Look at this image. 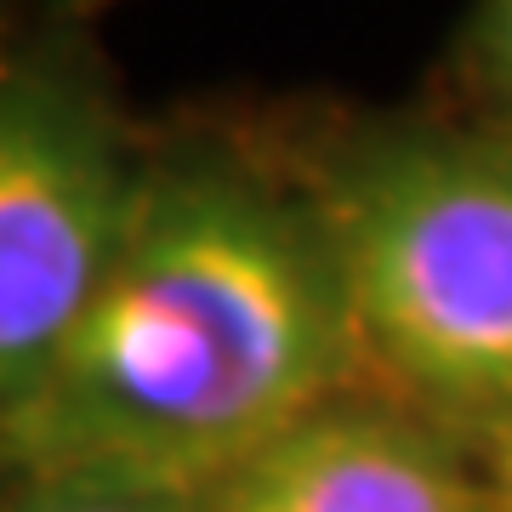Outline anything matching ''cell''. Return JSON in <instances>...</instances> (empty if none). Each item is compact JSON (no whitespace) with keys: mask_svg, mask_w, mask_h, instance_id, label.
Listing matches in <instances>:
<instances>
[{"mask_svg":"<svg viewBox=\"0 0 512 512\" xmlns=\"http://www.w3.org/2000/svg\"><path fill=\"white\" fill-rule=\"evenodd\" d=\"M359 365L319 205L222 154L148 165L52 376L0 416V478L211 495Z\"/></svg>","mask_w":512,"mask_h":512,"instance_id":"cell-1","label":"cell"},{"mask_svg":"<svg viewBox=\"0 0 512 512\" xmlns=\"http://www.w3.org/2000/svg\"><path fill=\"white\" fill-rule=\"evenodd\" d=\"M319 222L359 359L433 427L512 416V131H410L330 177Z\"/></svg>","mask_w":512,"mask_h":512,"instance_id":"cell-2","label":"cell"},{"mask_svg":"<svg viewBox=\"0 0 512 512\" xmlns=\"http://www.w3.org/2000/svg\"><path fill=\"white\" fill-rule=\"evenodd\" d=\"M114 114L74 74L0 69V416L86 319L137 205Z\"/></svg>","mask_w":512,"mask_h":512,"instance_id":"cell-3","label":"cell"},{"mask_svg":"<svg viewBox=\"0 0 512 512\" xmlns=\"http://www.w3.org/2000/svg\"><path fill=\"white\" fill-rule=\"evenodd\" d=\"M211 512H490V490L416 410L336 393L217 484Z\"/></svg>","mask_w":512,"mask_h":512,"instance_id":"cell-4","label":"cell"},{"mask_svg":"<svg viewBox=\"0 0 512 512\" xmlns=\"http://www.w3.org/2000/svg\"><path fill=\"white\" fill-rule=\"evenodd\" d=\"M0 512H211V495L120 478H0Z\"/></svg>","mask_w":512,"mask_h":512,"instance_id":"cell-5","label":"cell"},{"mask_svg":"<svg viewBox=\"0 0 512 512\" xmlns=\"http://www.w3.org/2000/svg\"><path fill=\"white\" fill-rule=\"evenodd\" d=\"M467 69L512 120V0H490L467 18Z\"/></svg>","mask_w":512,"mask_h":512,"instance_id":"cell-6","label":"cell"},{"mask_svg":"<svg viewBox=\"0 0 512 512\" xmlns=\"http://www.w3.org/2000/svg\"><path fill=\"white\" fill-rule=\"evenodd\" d=\"M490 473H484V490H490V512H512V416L495 427L490 439Z\"/></svg>","mask_w":512,"mask_h":512,"instance_id":"cell-7","label":"cell"}]
</instances>
